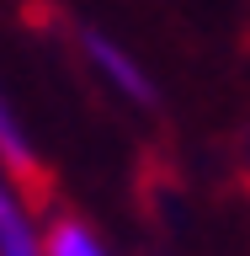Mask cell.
I'll list each match as a JSON object with an SVG mask.
<instances>
[{"mask_svg":"<svg viewBox=\"0 0 250 256\" xmlns=\"http://www.w3.org/2000/svg\"><path fill=\"white\" fill-rule=\"evenodd\" d=\"M75 48H80V59H85V70L96 75V86L101 91H112L123 107H155L160 102V80L155 70L144 64L139 48H128L123 38H112V32L101 27H75Z\"/></svg>","mask_w":250,"mask_h":256,"instance_id":"obj_1","label":"cell"},{"mask_svg":"<svg viewBox=\"0 0 250 256\" xmlns=\"http://www.w3.org/2000/svg\"><path fill=\"white\" fill-rule=\"evenodd\" d=\"M43 208L27 192V182L0 171V256H43Z\"/></svg>","mask_w":250,"mask_h":256,"instance_id":"obj_2","label":"cell"},{"mask_svg":"<svg viewBox=\"0 0 250 256\" xmlns=\"http://www.w3.org/2000/svg\"><path fill=\"white\" fill-rule=\"evenodd\" d=\"M43 256H117V246L101 235L96 219H85L75 208H59V214H48Z\"/></svg>","mask_w":250,"mask_h":256,"instance_id":"obj_3","label":"cell"},{"mask_svg":"<svg viewBox=\"0 0 250 256\" xmlns=\"http://www.w3.org/2000/svg\"><path fill=\"white\" fill-rule=\"evenodd\" d=\"M37 166H43V155H37L27 112L11 102V91H0V171L16 176V182H32Z\"/></svg>","mask_w":250,"mask_h":256,"instance_id":"obj_4","label":"cell"}]
</instances>
